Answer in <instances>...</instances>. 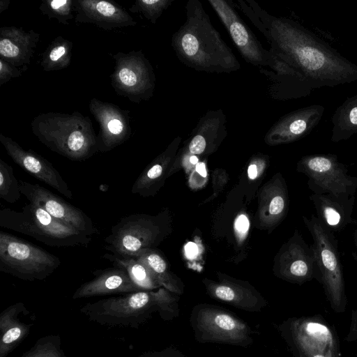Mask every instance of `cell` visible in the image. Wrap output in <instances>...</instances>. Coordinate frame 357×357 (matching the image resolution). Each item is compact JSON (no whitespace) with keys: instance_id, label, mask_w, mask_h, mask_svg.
I'll use <instances>...</instances> for the list:
<instances>
[{"instance_id":"6da1fadb","label":"cell","mask_w":357,"mask_h":357,"mask_svg":"<svg viewBox=\"0 0 357 357\" xmlns=\"http://www.w3.org/2000/svg\"><path fill=\"white\" fill-rule=\"evenodd\" d=\"M186 20L173 34L172 47L178 60L186 66L208 73H231L241 65L220 33L212 25L198 0H189Z\"/></svg>"},{"instance_id":"7a4b0ae2","label":"cell","mask_w":357,"mask_h":357,"mask_svg":"<svg viewBox=\"0 0 357 357\" xmlns=\"http://www.w3.org/2000/svg\"><path fill=\"white\" fill-rule=\"evenodd\" d=\"M80 312L100 325L139 328L155 312L165 321L178 317L176 300L167 291H139L87 303Z\"/></svg>"},{"instance_id":"3957f363","label":"cell","mask_w":357,"mask_h":357,"mask_svg":"<svg viewBox=\"0 0 357 357\" xmlns=\"http://www.w3.org/2000/svg\"><path fill=\"white\" fill-rule=\"evenodd\" d=\"M32 132L51 151L73 161H83L98 152L91 119L79 112H49L36 116Z\"/></svg>"},{"instance_id":"277c9868","label":"cell","mask_w":357,"mask_h":357,"mask_svg":"<svg viewBox=\"0 0 357 357\" xmlns=\"http://www.w3.org/2000/svg\"><path fill=\"white\" fill-rule=\"evenodd\" d=\"M0 227L57 248L87 246L92 239L91 236L59 222L41 207L31 203L21 211L1 208Z\"/></svg>"},{"instance_id":"5b68a950","label":"cell","mask_w":357,"mask_h":357,"mask_svg":"<svg viewBox=\"0 0 357 357\" xmlns=\"http://www.w3.org/2000/svg\"><path fill=\"white\" fill-rule=\"evenodd\" d=\"M276 328L293 357H342L337 332L321 315L288 318Z\"/></svg>"},{"instance_id":"8992f818","label":"cell","mask_w":357,"mask_h":357,"mask_svg":"<svg viewBox=\"0 0 357 357\" xmlns=\"http://www.w3.org/2000/svg\"><path fill=\"white\" fill-rule=\"evenodd\" d=\"M61 263L42 248L0 231V271L33 282L47 278Z\"/></svg>"},{"instance_id":"52a82bcc","label":"cell","mask_w":357,"mask_h":357,"mask_svg":"<svg viewBox=\"0 0 357 357\" xmlns=\"http://www.w3.org/2000/svg\"><path fill=\"white\" fill-rule=\"evenodd\" d=\"M190 324L197 342L249 347L252 331L243 320L217 306L200 304L191 310Z\"/></svg>"},{"instance_id":"ba28073f","label":"cell","mask_w":357,"mask_h":357,"mask_svg":"<svg viewBox=\"0 0 357 357\" xmlns=\"http://www.w3.org/2000/svg\"><path fill=\"white\" fill-rule=\"evenodd\" d=\"M115 66L110 75L115 92L130 101L139 103L153 96L155 75L149 61L141 50L113 54Z\"/></svg>"},{"instance_id":"9c48e42d","label":"cell","mask_w":357,"mask_h":357,"mask_svg":"<svg viewBox=\"0 0 357 357\" xmlns=\"http://www.w3.org/2000/svg\"><path fill=\"white\" fill-rule=\"evenodd\" d=\"M228 31L236 48L247 63L256 67L275 69L276 61L271 52L264 49L249 26L231 6L225 0H208Z\"/></svg>"},{"instance_id":"30bf717a","label":"cell","mask_w":357,"mask_h":357,"mask_svg":"<svg viewBox=\"0 0 357 357\" xmlns=\"http://www.w3.org/2000/svg\"><path fill=\"white\" fill-rule=\"evenodd\" d=\"M310 229L316 243V255L330 305L335 312L343 313L347 309V300L335 248L319 222L310 221Z\"/></svg>"},{"instance_id":"8fae6325","label":"cell","mask_w":357,"mask_h":357,"mask_svg":"<svg viewBox=\"0 0 357 357\" xmlns=\"http://www.w3.org/2000/svg\"><path fill=\"white\" fill-rule=\"evenodd\" d=\"M19 183L22 195L29 203L41 207L56 220L89 236L99 234L91 219L80 208L38 184L22 180Z\"/></svg>"},{"instance_id":"7c38bea8","label":"cell","mask_w":357,"mask_h":357,"mask_svg":"<svg viewBox=\"0 0 357 357\" xmlns=\"http://www.w3.org/2000/svg\"><path fill=\"white\" fill-rule=\"evenodd\" d=\"M89 108L99 125V152H107L123 144L131 135L130 112L118 105L92 98Z\"/></svg>"},{"instance_id":"4fadbf2b","label":"cell","mask_w":357,"mask_h":357,"mask_svg":"<svg viewBox=\"0 0 357 357\" xmlns=\"http://www.w3.org/2000/svg\"><path fill=\"white\" fill-rule=\"evenodd\" d=\"M0 142L8 155L21 168L67 198H73L68 185L47 159L32 150L24 149L13 139L3 134H0Z\"/></svg>"},{"instance_id":"5bb4252c","label":"cell","mask_w":357,"mask_h":357,"mask_svg":"<svg viewBox=\"0 0 357 357\" xmlns=\"http://www.w3.org/2000/svg\"><path fill=\"white\" fill-rule=\"evenodd\" d=\"M75 22L89 23L104 30L133 26L137 22L119 4L105 0H74Z\"/></svg>"},{"instance_id":"9a60e30c","label":"cell","mask_w":357,"mask_h":357,"mask_svg":"<svg viewBox=\"0 0 357 357\" xmlns=\"http://www.w3.org/2000/svg\"><path fill=\"white\" fill-rule=\"evenodd\" d=\"M35 314L24 303L6 308L0 314V357H6L29 335Z\"/></svg>"},{"instance_id":"2e32d148","label":"cell","mask_w":357,"mask_h":357,"mask_svg":"<svg viewBox=\"0 0 357 357\" xmlns=\"http://www.w3.org/2000/svg\"><path fill=\"white\" fill-rule=\"evenodd\" d=\"M93 273L96 277L81 284L74 292L73 299L141 291L123 268L114 266Z\"/></svg>"},{"instance_id":"e0dca14e","label":"cell","mask_w":357,"mask_h":357,"mask_svg":"<svg viewBox=\"0 0 357 357\" xmlns=\"http://www.w3.org/2000/svg\"><path fill=\"white\" fill-rule=\"evenodd\" d=\"M40 33L20 27L3 26L0 29V58L19 68L30 63L35 52Z\"/></svg>"},{"instance_id":"ac0fdd59","label":"cell","mask_w":357,"mask_h":357,"mask_svg":"<svg viewBox=\"0 0 357 357\" xmlns=\"http://www.w3.org/2000/svg\"><path fill=\"white\" fill-rule=\"evenodd\" d=\"M227 119L222 109L208 110L199 119L188 144L190 153L199 155L212 143L227 135Z\"/></svg>"},{"instance_id":"d6986e66","label":"cell","mask_w":357,"mask_h":357,"mask_svg":"<svg viewBox=\"0 0 357 357\" xmlns=\"http://www.w3.org/2000/svg\"><path fill=\"white\" fill-rule=\"evenodd\" d=\"M211 294L220 301L248 312H260L266 302L255 293L234 286L218 284L211 287Z\"/></svg>"},{"instance_id":"ffe728a7","label":"cell","mask_w":357,"mask_h":357,"mask_svg":"<svg viewBox=\"0 0 357 357\" xmlns=\"http://www.w3.org/2000/svg\"><path fill=\"white\" fill-rule=\"evenodd\" d=\"M307 168L310 176L314 181L335 195L344 192L347 184H351L326 158L318 156L310 158L307 162Z\"/></svg>"},{"instance_id":"44dd1931","label":"cell","mask_w":357,"mask_h":357,"mask_svg":"<svg viewBox=\"0 0 357 357\" xmlns=\"http://www.w3.org/2000/svg\"><path fill=\"white\" fill-rule=\"evenodd\" d=\"M102 257L111 261L114 266L123 268L141 291H150L158 287L159 283L151 272L136 257L112 253H106Z\"/></svg>"},{"instance_id":"7402d4cb","label":"cell","mask_w":357,"mask_h":357,"mask_svg":"<svg viewBox=\"0 0 357 357\" xmlns=\"http://www.w3.org/2000/svg\"><path fill=\"white\" fill-rule=\"evenodd\" d=\"M73 45L69 40L59 36L55 38L41 54L40 64L46 72L67 68L72 59Z\"/></svg>"},{"instance_id":"603a6c76","label":"cell","mask_w":357,"mask_h":357,"mask_svg":"<svg viewBox=\"0 0 357 357\" xmlns=\"http://www.w3.org/2000/svg\"><path fill=\"white\" fill-rule=\"evenodd\" d=\"M39 10L49 19H56L65 25L75 17L74 0H43Z\"/></svg>"},{"instance_id":"cb8c5ba5","label":"cell","mask_w":357,"mask_h":357,"mask_svg":"<svg viewBox=\"0 0 357 357\" xmlns=\"http://www.w3.org/2000/svg\"><path fill=\"white\" fill-rule=\"evenodd\" d=\"M19 181L13 168L0 159V197L10 204H14L21 197Z\"/></svg>"},{"instance_id":"d4e9b609","label":"cell","mask_w":357,"mask_h":357,"mask_svg":"<svg viewBox=\"0 0 357 357\" xmlns=\"http://www.w3.org/2000/svg\"><path fill=\"white\" fill-rule=\"evenodd\" d=\"M22 357H66L59 335H47L38 339Z\"/></svg>"},{"instance_id":"484cf974","label":"cell","mask_w":357,"mask_h":357,"mask_svg":"<svg viewBox=\"0 0 357 357\" xmlns=\"http://www.w3.org/2000/svg\"><path fill=\"white\" fill-rule=\"evenodd\" d=\"M173 1L174 0H136L129 10L140 13L151 23L155 24L162 13Z\"/></svg>"},{"instance_id":"4316f807","label":"cell","mask_w":357,"mask_h":357,"mask_svg":"<svg viewBox=\"0 0 357 357\" xmlns=\"http://www.w3.org/2000/svg\"><path fill=\"white\" fill-rule=\"evenodd\" d=\"M136 257L143 263L151 272L158 283L164 284L163 274L166 271L167 266L161 256L150 250L142 252Z\"/></svg>"},{"instance_id":"83f0119b","label":"cell","mask_w":357,"mask_h":357,"mask_svg":"<svg viewBox=\"0 0 357 357\" xmlns=\"http://www.w3.org/2000/svg\"><path fill=\"white\" fill-rule=\"evenodd\" d=\"M26 69V66L20 68L0 58V85L6 84L13 78L20 77Z\"/></svg>"},{"instance_id":"f1b7e54d","label":"cell","mask_w":357,"mask_h":357,"mask_svg":"<svg viewBox=\"0 0 357 357\" xmlns=\"http://www.w3.org/2000/svg\"><path fill=\"white\" fill-rule=\"evenodd\" d=\"M323 214L327 223L329 225L336 226L340 222V214L338 213V211H336L335 208L332 206H325L323 208Z\"/></svg>"},{"instance_id":"f546056e","label":"cell","mask_w":357,"mask_h":357,"mask_svg":"<svg viewBox=\"0 0 357 357\" xmlns=\"http://www.w3.org/2000/svg\"><path fill=\"white\" fill-rule=\"evenodd\" d=\"M345 339L349 342L357 341V305L352 310L349 331Z\"/></svg>"},{"instance_id":"4dcf8cb0","label":"cell","mask_w":357,"mask_h":357,"mask_svg":"<svg viewBox=\"0 0 357 357\" xmlns=\"http://www.w3.org/2000/svg\"><path fill=\"white\" fill-rule=\"evenodd\" d=\"M178 351L173 347H169L160 351L144 352L139 357H174Z\"/></svg>"},{"instance_id":"1f68e13d","label":"cell","mask_w":357,"mask_h":357,"mask_svg":"<svg viewBox=\"0 0 357 357\" xmlns=\"http://www.w3.org/2000/svg\"><path fill=\"white\" fill-rule=\"evenodd\" d=\"M284 206V199L280 196L275 197L269 205V212L271 215H278L280 213Z\"/></svg>"},{"instance_id":"d6a6232c","label":"cell","mask_w":357,"mask_h":357,"mask_svg":"<svg viewBox=\"0 0 357 357\" xmlns=\"http://www.w3.org/2000/svg\"><path fill=\"white\" fill-rule=\"evenodd\" d=\"M236 228L239 232H246L249 228V221L245 215H241L236 219Z\"/></svg>"},{"instance_id":"836d02e7","label":"cell","mask_w":357,"mask_h":357,"mask_svg":"<svg viewBox=\"0 0 357 357\" xmlns=\"http://www.w3.org/2000/svg\"><path fill=\"white\" fill-rule=\"evenodd\" d=\"M185 252L188 257L192 258L197 255L198 252L197 247V245L193 243H189L185 246Z\"/></svg>"},{"instance_id":"e575fe53","label":"cell","mask_w":357,"mask_h":357,"mask_svg":"<svg viewBox=\"0 0 357 357\" xmlns=\"http://www.w3.org/2000/svg\"><path fill=\"white\" fill-rule=\"evenodd\" d=\"M248 176L250 179H255L257 176V168L255 164H251L248 169Z\"/></svg>"},{"instance_id":"d590c367","label":"cell","mask_w":357,"mask_h":357,"mask_svg":"<svg viewBox=\"0 0 357 357\" xmlns=\"http://www.w3.org/2000/svg\"><path fill=\"white\" fill-rule=\"evenodd\" d=\"M349 119L353 124L357 125V107H354L351 110L349 114Z\"/></svg>"},{"instance_id":"8d00e7d4","label":"cell","mask_w":357,"mask_h":357,"mask_svg":"<svg viewBox=\"0 0 357 357\" xmlns=\"http://www.w3.org/2000/svg\"><path fill=\"white\" fill-rule=\"evenodd\" d=\"M196 170L202 176L205 177L206 176V167L204 163H198L196 166Z\"/></svg>"},{"instance_id":"74e56055","label":"cell","mask_w":357,"mask_h":357,"mask_svg":"<svg viewBox=\"0 0 357 357\" xmlns=\"http://www.w3.org/2000/svg\"><path fill=\"white\" fill-rule=\"evenodd\" d=\"M10 3V0H1L0 1V13L6 10Z\"/></svg>"},{"instance_id":"f35d334b","label":"cell","mask_w":357,"mask_h":357,"mask_svg":"<svg viewBox=\"0 0 357 357\" xmlns=\"http://www.w3.org/2000/svg\"><path fill=\"white\" fill-rule=\"evenodd\" d=\"M198 161V159L196 156L193 155L190 158V162L193 164H196Z\"/></svg>"},{"instance_id":"ab89813d","label":"cell","mask_w":357,"mask_h":357,"mask_svg":"<svg viewBox=\"0 0 357 357\" xmlns=\"http://www.w3.org/2000/svg\"><path fill=\"white\" fill-rule=\"evenodd\" d=\"M174 357H185L180 351H178Z\"/></svg>"},{"instance_id":"60d3db41","label":"cell","mask_w":357,"mask_h":357,"mask_svg":"<svg viewBox=\"0 0 357 357\" xmlns=\"http://www.w3.org/2000/svg\"><path fill=\"white\" fill-rule=\"evenodd\" d=\"M357 357V356H356Z\"/></svg>"}]
</instances>
